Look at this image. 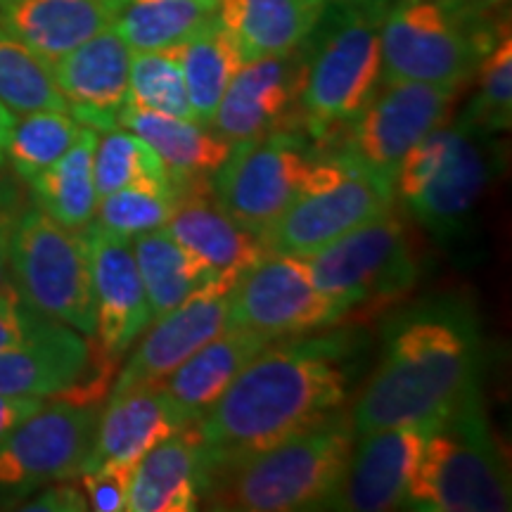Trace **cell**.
I'll use <instances>...</instances> for the list:
<instances>
[{"instance_id":"34","label":"cell","mask_w":512,"mask_h":512,"mask_svg":"<svg viewBox=\"0 0 512 512\" xmlns=\"http://www.w3.org/2000/svg\"><path fill=\"white\" fill-rule=\"evenodd\" d=\"M0 102L15 114L67 112L50 64L5 29H0Z\"/></svg>"},{"instance_id":"37","label":"cell","mask_w":512,"mask_h":512,"mask_svg":"<svg viewBox=\"0 0 512 512\" xmlns=\"http://www.w3.org/2000/svg\"><path fill=\"white\" fill-rule=\"evenodd\" d=\"M475 76L477 93L463 117L494 136L508 131L512 124V41L508 29L486 50Z\"/></svg>"},{"instance_id":"41","label":"cell","mask_w":512,"mask_h":512,"mask_svg":"<svg viewBox=\"0 0 512 512\" xmlns=\"http://www.w3.org/2000/svg\"><path fill=\"white\" fill-rule=\"evenodd\" d=\"M41 396H19L0 394V441H5L22 425L29 415H34L43 406Z\"/></svg>"},{"instance_id":"5","label":"cell","mask_w":512,"mask_h":512,"mask_svg":"<svg viewBox=\"0 0 512 512\" xmlns=\"http://www.w3.org/2000/svg\"><path fill=\"white\" fill-rule=\"evenodd\" d=\"M501 162L494 133L465 117L456 124H441L403 157L394 178V197L439 242L463 240Z\"/></svg>"},{"instance_id":"6","label":"cell","mask_w":512,"mask_h":512,"mask_svg":"<svg viewBox=\"0 0 512 512\" xmlns=\"http://www.w3.org/2000/svg\"><path fill=\"white\" fill-rule=\"evenodd\" d=\"M406 508L422 512H508L510 467L491 434L482 392L427 430Z\"/></svg>"},{"instance_id":"44","label":"cell","mask_w":512,"mask_h":512,"mask_svg":"<svg viewBox=\"0 0 512 512\" xmlns=\"http://www.w3.org/2000/svg\"><path fill=\"white\" fill-rule=\"evenodd\" d=\"M339 3H377V5H389L392 0H339Z\"/></svg>"},{"instance_id":"22","label":"cell","mask_w":512,"mask_h":512,"mask_svg":"<svg viewBox=\"0 0 512 512\" xmlns=\"http://www.w3.org/2000/svg\"><path fill=\"white\" fill-rule=\"evenodd\" d=\"M164 230L207 261L219 275H242L268 254L264 240L235 221L216 202L207 178L181 190L176 211Z\"/></svg>"},{"instance_id":"39","label":"cell","mask_w":512,"mask_h":512,"mask_svg":"<svg viewBox=\"0 0 512 512\" xmlns=\"http://www.w3.org/2000/svg\"><path fill=\"white\" fill-rule=\"evenodd\" d=\"M48 320L27 306L17 290L0 294V351L15 347V344L29 339L34 332L46 325Z\"/></svg>"},{"instance_id":"35","label":"cell","mask_w":512,"mask_h":512,"mask_svg":"<svg viewBox=\"0 0 512 512\" xmlns=\"http://www.w3.org/2000/svg\"><path fill=\"white\" fill-rule=\"evenodd\" d=\"M126 105L197 121L176 48L133 53Z\"/></svg>"},{"instance_id":"36","label":"cell","mask_w":512,"mask_h":512,"mask_svg":"<svg viewBox=\"0 0 512 512\" xmlns=\"http://www.w3.org/2000/svg\"><path fill=\"white\" fill-rule=\"evenodd\" d=\"M178 192L174 185H131L105 195L95 207V219L105 230L126 238L164 228L176 211Z\"/></svg>"},{"instance_id":"4","label":"cell","mask_w":512,"mask_h":512,"mask_svg":"<svg viewBox=\"0 0 512 512\" xmlns=\"http://www.w3.org/2000/svg\"><path fill=\"white\" fill-rule=\"evenodd\" d=\"M389 5L328 0L302 46V126L330 145L354 121L382 81L380 29Z\"/></svg>"},{"instance_id":"42","label":"cell","mask_w":512,"mask_h":512,"mask_svg":"<svg viewBox=\"0 0 512 512\" xmlns=\"http://www.w3.org/2000/svg\"><path fill=\"white\" fill-rule=\"evenodd\" d=\"M19 214H22V211L12 209L10 202L0 195V294L15 290L10 273V238Z\"/></svg>"},{"instance_id":"3","label":"cell","mask_w":512,"mask_h":512,"mask_svg":"<svg viewBox=\"0 0 512 512\" xmlns=\"http://www.w3.org/2000/svg\"><path fill=\"white\" fill-rule=\"evenodd\" d=\"M354 439L351 415L332 413L266 451L211 472L202 503L228 512L328 510L347 472Z\"/></svg>"},{"instance_id":"26","label":"cell","mask_w":512,"mask_h":512,"mask_svg":"<svg viewBox=\"0 0 512 512\" xmlns=\"http://www.w3.org/2000/svg\"><path fill=\"white\" fill-rule=\"evenodd\" d=\"M271 342L256 332L226 328L181 363L162 387L192 422L202 420L240 370Z\"/></svg>"},{"instance_id":"8","label":"cell","mask_w":512,"mask_h":512,"mask_svg":"<svg viewBox=\"0 0 512 512\" xmlns=\"http://www.w3.org/2000/svg\"><path fill=\"white\" fill-rule=\"evenodd\" d=\"M10 273L19 297L36 313L95 332L91 245L86 230H69L38 207L19 214L10 238Z\"/></svg>"},{"instance_id":"32","label":"cell","mask_w":512,"mask_h":512,"mask_svg":"<svg viewBox=\"0 0 512 512\" xmlns=\"http://www.w3.org/2000/svg\"><path fill=\"white\" fill-rule=\"evenodd\" d=\"M93 176L98 200L131 185H174L155 147L124 126L98 133Z\"/></svg>"},{"instance_id":"40","label":"cell","mask_w":512,"mask_h":512,"mask_svg":"<svg viewBox=\"0 0 512 512\" xmlns=\"http://www.w3.org/2000/svg\"><path fill=\"white\" fill-rule=\"evenodd\" d=\"M19 510H43V512H81L88 510L86 494H83L81 484L74 479H62L53 482L29 496L27 501L19 505Z\"/></svg>"},{"instance_id":"10","label":"cell","mask_w":512,"mask_h":512,"mask_svg":"<svg viewBox=\"0 0 512 512\" xmlns=\"http://www.w3.org/2000/svg\"><path fill=\"white\" fill-rule=\"evenodd\" d=\"M394 185L335 152L318 155L302 195L261 235L268 252L309 256L394 207Z\"/></svg>"},{"instance_id":"1","label":"cell","mask_w":512,"mask_h":512,"mask_svg":"<svg viewBox=\"0 0 512 512\" xmlns=\"http://www.w3.org/2000/svg\"><path fill=\"white\" fill-rule=\"evenodd\" d=\"M361 342L354 330L273 339L200 420L204 482L214 470L309 430L349 401Z\"/></svg>"},{"instance_id":"20","label":"cell","mask_w":512,"mask_h":512,"mask_svg":"<svg viewBox=\"0 0 512 512\" xmlns=\"http://www.w3.org/2000/svg\"><path fill=\"white\" fill-rule=\"evenodd\" d=\"M102 406L105 408L100 411L91 451L83 460L81 472L100 465L136 470L140 458L150 448L192 422L166 394L162 384L110 394V401Z\"/></svg>"},{"instance_id":"25","label":"cell","mask_w":512,"mask_h":512,"mask_svg":"<svg viewBox=\"0 0 512 512\" xmlns=\"http://www.w3.org/2000/svg\"><path fill=\"white\" fill-rule=\"evenodd\" d=\"M325 8L328 0H219L216 22L233 36L247 62L302 48Z\"/></svg>"},{"instance_id":"24","label":"cell","mask_w":512,"mask_h":512,"mask_svg":"<svg viewBox=\"0 0 512 512\" xmlns=\"http://www.w3.org/2000/svg\"><path fill=\"white\" fill-rule=\"evenodd\" d=\"M88 356L86 335L48 320L29 339L0 351V394L55 399L81 380Z\"/></svg>"},{"instance_id":"28","label":"cell","mask_w":512,"mask_h":512,"mask_svg":"<svg viewBox=\"0 0 512 512\" xmlns=\"http://www.w3.org/2000/svg\"><path fill=\"white\" fill-rule=\"evenodd\" d=\"M133 254L143 280L152 320L164 316L216 278L214 268L171 238L164 228L133 238Z\"/></svg>"},{"instance_id":"2","label":"cell","mask_w":512,"mask_h":512,"mask_svg":"<svg viewBox=\"0 0 512 512\" xmlns=\"http://www.w3.org/2000/svg\"><path fill=\"white\" fill-rule=\"evenodd\" d=\"M484 342L475 311L458 297L396 316L380 361L351 411L356 437L384 427H430L482 392Z\"/></svg>"},{"instance_id":"14","label":"cell","mask_w":512,"mask_h":512,"mask_svg":"<svg viewBox=\"0 0 512 512\" xmlns=\"http://www.w3.org/2000/svg\"><path fill=\"white\" fill-rule=\"evenodd\" d=\"M347 316V306L316 285L304 256L268 252L230 290L228 328L268 339L330 330Z\"/></svg>"},{"instance_id":"18","label":"cell","mask_w":512,"mask_h":512,"mask_svg":"<svg viewBox=\"0 0 512 512\" xmlns=\"http://www.w3.org/2000/svg\"><path fill=\"white\" fill-rule=\"evenodd\" d=\"M425 427H384L354 439L347 472L328 510L387 512L406 508Z\"/></svg>"},{"instance_id":"15","label":"cell","mask_w":512,"mask_h":512,"mask_svg":"<svg viewBox=\"0 0 512 512\" xmlns=\"http://www.w3.org/2000/svg\"><path fill=\"white\" fill-rule=\"evenodd\" d=\"M240 275L221 273L197 290L181 306L152 320V328L143 332V339L119 368L112 394H121L133 387L164 384L181 363L221 335L228 328L230 290Z\"/></svg>"},{"instance_id":"27","label":"cell","mask_w":512,"mask_h":512,"mask_svg":"<svg viewBox=\"0 0 512 512\" xmlns=\"http://www.w3.org/2000/svg\"><path fill=\"white\" fill-rule=\"evenodd\" d=\"M119 126L138 133L145 143L155 147L178 195L190 183L214 174L233 147L226 138L197 121L166 117L128 105L119 114Z\"/></svg>"},{"instance_id":"17","label":"cell","mask_w":512,"mask_h":512,"mask_svg":"<svg viewBox=\"0 0 512 512\" xmlns=\"http://www.w3.org/2000/svg\"><path fill=\"white\" fill-rule=\"evenodd\" d=\"M86 235L91 245L95 299L91 342L107 358L121 361L133 342L152 325V311L133 254V238L112 233L98 223H91Z\"/></svg>"},{"instance_id":"21","label":"cell","mask_w":512,"mask_h":512,"mask_svg":"<svg viewBox=\"0 0 512 512\" xmlns=\"http://www.w3.org/2000/svg\"><path fill=\"white\" fill-rule=\"evenodd\" d=\"M126 0H0V29L48 64L112 29Z\"/></svg>"},{"instance_id":"11","label":"cell","mask_w":512,"mask_h":512,"mask_svg":"<svg viewBox=\"0 0 512 512\" xmlns=\"http://www.w3.org/2000/svg\"><path fill=\"white\" fill-rule=\"evenodd\" d=\"M316 159V152L294 131L240 140L209 176L211 195L235 221L261 238L302 195Z\"/></svg>"},{"instance_id":"33","label":"cell","mask_w":512,"mask_h":512,"mask_svg":"<svg viewBox=\"0 0 512 512\" xmlns=\"http://www.w3.org/2000/svg\"><path fill=\"white\" fill-rule=\"evenodd\" d=\"M79 133L81 124L69 112H29L22 119H15L5 147V162H10L22 181L31 183L74 145Z\"/></svg>"},{"instance_id":"7","label":"cell","mask_w":512,"mask_h":512,"mask_svg":"<svg viewBox=\"0 0 512 512\" xmlns=\"http://www.w3.org/2000/svg\"><path fill=\"white\" fill-rule=\"evenodd\" d=\"M494 43L465 17L460 0H392L380 29L382 81L463 91Z\"/></svg>"},{"instance_id":"16","label":"cell","mask_w":512,"mask_h":512,"mask_svg":"<svg viewBox=\"0 0 512 512\" xmlns=\"http://www.w3.org/2000/svg\"><path fill=\"white\" fill-rule=\"evenodd\" d=\"M302 79V48L287 55L242 62L230 79L209 128L230 145L275 131H294V121H302Z\"/></svg>"},{"instance_id":"12","label":"cell","mask_w":512,"mask_h":512,"mask_svg":"<svg viewBox=\"0 0 512 512\" xmlns=\"http://www.w3.org/2000/svg\"><path fill=\"white\" fill-rule=\"evenodd\" d=\"M460 91L418 81H380L363 112L332 140L339 157L394 185L403 157L444 124ZM330 143V145H332Z\"/></svg>"},{"instance_id":"13","label":"cell","mask_w":512,"mask_h":512,"mask_svg":"<svg viewBox=\"0 0 512 512\" xmlns=\"http://www.w3.org/2000/svg\"><path fill=\"white\" fill-rule=\"evenodd\" d=\"M100 411L55 399L0 441V510L19 508L43 486L79 477Z\"/></svg>"},{"instance_id":"19","label":"cell","mask_w":512,"mask_h":512,"mask_svg":"<svg viewBox=\"0 0 512 512\" xmlns=\"http://www.w3.org/2000/svg\"><path fill=\"white\" fill-rule=\"evenodd\" d=\"M133 50L114 29L102 31L50 64L67 112L81 126L110 131L126 105Z\"/></svg>"},{"instance_id":"30","label":"cell","mask_w":512,"mask_h":512,"mask_svg":"<svg viewBox=\"0 0 512 512\" xmlns=\"http://www.w3.org/2000/svg\"><path fill=\"white\" fill-rule=\"evenodd\" d=\"M219 0H126L112 29L133 53L181 46L216 19Z\"/></svg>"},{"instance_id":"31","label":"cell","mask_w":512,"mask_h":512,"mask_svg":"<svg viewBox=\"0 0 512 512\" xmlns=\"http://www.w3.org/2000/svg\"><path fill=\"white\" fill-rule=\"evenodd\" d=\"M176 55L181 60L197 124L209 126L230 79L245 62L238 43L214 19L209 27L197 31L195 36L176 46Z\"/></svg>"},{"instance_id":"43","label":"cell","mask_w":512,"mask_h":512,"mask_svg":"<svg viewBox=\"0 0 512 512\" xmlns=\"http://www.w3.org/2000/svg\"><path fill=\"white\" fill-rule=\"evenodd\" d=\"M15 112L8 110V107L0 102V166L5 162V147H8V138H10V131L12 126H15Z\"/></svg>"},{"instance_id":"23","label":"cell","mask_w":512,"mask_h":512,"mask_svg":"<svg viewBox=\"0 0 512 512\" xmlns=\"http://www.w3.org/2000/svg\"><path fill=\"white\" fill-rule=\"evenodd\" d=\"M204 494L200 420L166 437L140 458L128 489V512H192Z\"/></svg>"},{"instance_id":"38","label":"cell","mask_w":512,"mask_h":512,"mask_svg":"<svg viewBox=\"0 0 512 512\" xmlns=\"http://www.w3.org/2000/svg\"><path fill=\"white\" fill-rule=\"evenodd\" d=\"M133 470L121 465H100L81 472L79 482L86 494L88 510L95 512H121L126 510L128 489H131Z\"/></svg>"},{"instance_id":"29","label":"cell","mask_w":512,"mask_h":512,"mask_svg":"<svg viewBox=\"0 0 512 512\" xmlns=\"http://www.w3.org/2000/svg\"><path fill=\"white\" fill-rule=\"evenodd\" d=\"M95 143H98V131L81 126L74 145L29 183L36 207L69 230H86L95 219V207H98L93 176Z\"/></svg>"},{"instance_id":"9","label":"cell","mask_w":512,"mask_h":512,"mask_svg":"<svg viewBox=\"0 0 512 512\" xmlns=\"http://www.w3.org/2000/svg\"><path fill=\"white\" fill-rule=\"evenodd\" d=\"M304 259L320 290L347 306L349 313L392 309L420 280L411 233L392 209Z\"/></svg>"}]
</instances>
